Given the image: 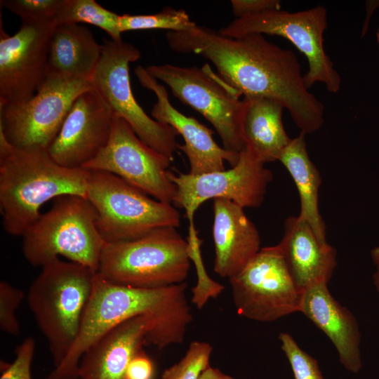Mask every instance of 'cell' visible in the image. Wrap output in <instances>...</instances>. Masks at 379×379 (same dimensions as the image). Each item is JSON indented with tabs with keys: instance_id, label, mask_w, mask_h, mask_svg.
Wrapping results in <instances>:
<instances>
[{
	"instance_id": "7",
	"label": "cell",
	"mask_w": 379,
	"mask_h": 379,
	"mask_svg": "<svg viewBox=\"0 0 379 379\" xmlns=\"http://www.w3.org/2000/svg\"><path fill=\"white\" fill-rule=\"evenodd\" d=\"M86 198L97 213V227L106 243L134 240L163 227H178L180 215L172 204L152 198L119 176L90 171Z\"/></svg>"
},
{
	"instance_id": "2",
	"label": "cell",
	"mask_w": 379,
	"mask_h": 379,
	"mask_svg": "<svg viewBox=\"0 0 379 379\" xmlns=\"http://www.w3.org/2000/svg\"><path fill=\"white\" fill-rule=\"evenodd\" d=\"M185 282L160 288H137L112 283L96 272L84 320L67 357L46 379H79V366L85 351L120 323L146 316L153 328L147 344L159 350L184 343L193 320Z\"/></svg>"
},
{
	"instance_id": "5",
	"label": "cell",
	"mask_w": 379,
	"mask_h": 379,
	"mask_svg": "<svg viewBox=\"0 0 379 379\" xmlns=\"http://www.w3.org/2000/svg\"><path fill=\"white\" fill-rule=\"evenodd\" d=\"M53 200L22 236L25 258L43 267L63 256L97 272L106 242L97 227L95 208L86 197L77 194Z\"/></svg>"
},
{
	"instance_id": "18",
	"label": "cell",
	"mask_w": 379,
	"mask_h": 379,
	"mask_svg": "<svg viewBox=\"0 0 379 379\" xmlns=\"http://www.w3.org/2000/svg\"><path fill=\"white\" fill-rule=\"evenodd\" d=\"M152 328V321L143 315L111 328L82 355L79 379H126L128 364L147 344Z\"/></svg>"
},
{
	"instance_id": "6",
	"label": "cell",
	"mask_w": 379,
	"mask_h": 379,
	"mask_svg": "<svg viewBox=\"0 0 379 379\" xmlns=\"http://www.w3.org/2000/svg\"><path fill=\"white\" fill-rule=\"evenodd\" d=\"M188 243L174 227L127 241L106 243L97 273L117 284L160 288L184 283L190 269Z\"/></svg>"
},
{
	"instance_id": "38",
	"label": "cell",
	"mask_w": 379,
	"mask_h": 379,
	"mask_svg": "<svg viewBox=\"0 0 379 379\" xmlns=\"http://www.w3.org/2000/svg\"><path fill=\"white\" fill-rule=\"evenodd\" d=\"M376 37H377L378 44L379 45V29H378L376 32Z\"/></svg>"
},
{
	"instance_id": "24",
	"label": "cell",
	"mask_w": 379,
	"mask_h": 379,
	"mask_svg": "<svg viewBox=\"0 0 379 379\" xmlns=\"http://www.w3.org/2000/svg\"><path fill=\"white\" fill-rule=\"evenodd\" d=\"M305 134L292 138L281 152L280 161L293 180L300 201L299 218L312 228L322 244L326 241V225L319 208L320 173L311 161L306 148Z\"/></svg>"
},
{
	"instance_id": "22",
	"label": "cell",
	"mask_w": 379,
	"mask_h": 379,
	"mask_svg": "<svg viewBox=\"0 0 379 379\" xmlns=\"http://www.w3.org/2000/svg\"><path fill=\"white\" fill-rule=\"evenodd\" d=\"M244 99L241 127L245 147L265 164L278 161L292 139L283 125L284 105L267 98Z\"/></svg>"
},
{
	"instance_id": "8",
	"label": "cell",
	"mask_w": 379,
	"mask_h": 379,
	"mask_svg": "<svg viewBox=\"0 0 379 379\" xmlns=\"http://www.w3.org/2000/svg\"><path fill=\"white\" fill-rule=\"evenodd\" d=\"M146 70L212 124L223 148L236 154L244 149L241 127L244 99L212 71L208 63L201 67L154 65L147 67Z\"/></svg>"
},
{
	"instance_id": "25",
	"label": "cell",
	"mask_w": 379,
	"mask_h": 379,
	"mask_svg": "<svg viewBox=\"0 0 379 379\" xmlns=\"http://www.w3.org/2000/svg\"><path fill=\"white\" fill-rule=\"evenodd\" d=\"M120 15L112 12L94 0H62L55 18L57 25L88 23L105 31L111 39L122 41Z\"/></svg>"
},
{
	"instance_id": "21",
	"label": "cell",
	"mask_w": 379,
	"mask_h": 379,
	"mask_svg": "<svg viewBox=\"0 0 379 379\" xmlns=\"http://www.w3.org/2000/svg\"><path fill=\"white\" fill-rule=\"evenodd\" d=\"M277 246L302 291L317 283H328L337 265V251L330 244H322L298 215L286 218Z\"/></svg>"
},
{
	"instance_id": "1",
	"label": "cell",
	"mask_w": 379,
	"mask_h": 379,
	"mask_svg": "<svg viewBox=\"0 0 379 379\" xmlns=\"http://www.w3.org/2000/svg\"><path fill=\"white\" fill-rule=\"evenodd\" d=\"M166 39L173 51L208 60L219 77L244 98L280 102L301 133H315L323 125L324 105L305 85L298 58L263 34L230 38L197 25L185 32H167Z\"/></svg>"
},
{
	"instance_id": "33",
	"label": "cell",
	"mask_w": 379,
	"mask_h": 379,
	"mask_svg": "<svg viewBox=\"0 0 379 379\" xmlns=\"http://www.w3.org/2000/svg\"><path fill=\"white\" fill-rule=\"evenodd\" d=\"M232 10L236 18H244L281 9L278 0H232Z\"/></svg>"
},
{
	"instance_id": "27",
	"label": "cell",
	"mask_w": 379,
	"mask_h": 379,
	"mask_svg": "<svg viewBox=\"0 0 379 379\" xmlns=\"http://www.w3.org/2000/svg\"><path fill=\"white\" fill-rule=\"evenodd\" d=\"M188 251L191 261L194 263L198 281L192 288V302L198 309H201L210 298H215L224 289L220 284L211 279L204 267L201 253V243L195 227H188Z\"/></svg>"
},
{
	"instance_id": "3",
	"label": "cell",
	"mask_w": 379,
	"mask_h": 379,
	"mask_svg": "<svg viewBox=\"0 0 379 379\" xmlns=\"http://www.w3.org/2000/svg\"><path fill=\"white\" fill-rule=\"evenodd\" d=\"M89 171L68 168L44 150L11 145L0 132V210L4 230L22 236L51 199L77 194L86 197Z\"/></svg>"
},
{
	"instance_id": "29",
	"label": "cell",
	"mask_w": 379,
	"mask_h": 379,
	"mask_svg": "<svg viewBox=\"0 0 379 379\" xmlns=\"http://www.w3.org/2000/svg\"><path fill=\"white\" fill-rule=\"evenodd\" d=\"M281 349L291 365L294 379H324L317 360L302 350L288 333H280Z\"/></svg>"
},
{
	"instance_id": "11",
	"label": "cell",
	"mask_w": 379,
	"mask_h": 379,
	"mask_svg": "<svg viewBox=\"0 0 379 379\" xmlns=\"http://www.w3.org/2000/svg\"><path fill=\"white\" fill-rule=\"evenodd\" d=\"M326 27V9L319 5L294 13L279 9L236 18L218 32L230 38L260 34L288 39L307 58L308 70L304 74L307 87L310 88L320 82L330 93H335L340 89L342 80L324 49V34Z\"/></svg>"
},
{
	"instance_id": "17",
	"label": "cell",
	"mask_w": 379,
	"mask_h": 379,
	"mask_svg": "<svg viewBox=\"0 0 379 379\" xmlns=\"http://www.w3.org/2000/svg\"><path fill=\"white\" fill-rule=\"evenodd\" d=\"M135 74L140 85L152 91L157 97L151 112L152 117L171 126L182 137L184 145L178 144V149L187 157L189 173L201 175L223 171L225 161L231 167L237 163L239 154L218 145L213 138V131L196 118L187 117L175 108L164 86L149 74L146 68L139 65L135 69Z\"/></svg>"
},
{
	"instance_id": "16",
	"label": "cell",
	"mask_w": 379,
	"mask_h": 379,
	"mask_svg": "<svg viewBox=\"0 0 379 379\" xmlns=\"http://www.w3.org/2000/svg\"><path fill=\"white\" fill-rule=\"evenodd\" d=\"M113 117L94 89L84 92L73 103L48 153L62 166L82 168L107 143Z\"/></svg>"
},
{
	"instance_id": "37",
	"label": "cell",
	"mask_w": 379,
	"mask_h": 379,
	"mask_svg": "<svg viewBox=\"0 0 379 379\" xmlns=\"http://www.w3.org/2000/svg\"><path fill=\"white\" fill-rule=\"evenodd\" d=\"M367 5V15L362 29V36L366 32L368 20L373 11L377 8L378 6H379V1H370V3H368Z\"/></svg>"
},
{
	"instance_id": "15",
	"label": "cell",
	"mask_w": 379,
	"mask_h": 379,
	"mask_svg": "<svg viewBox=\"0 0 379 379\" xmlns=\"http://www.w3.org/2000/svg\"><path fill=\"white\" fill-rule=\"evenodd\" d=\"M54 21H22L10 36L0 32V106L33 97L46 80Z\"/></svg>"
},
{
	"instance_id": "13",
	"label": "cell",
	"mask_w": 379,
	"mask_h": 379,
	"mask_svg": "<svg viewBox=\"0 0 379 379\" xmlns=\"http://www.w3.org/2000/svg\"><path fill=\"white\" fill-rule=\"evenodd\" d=\"M168 176L175 186L172 204L185 211L189 223H194L196 211L209 199H228L244 208L260 207L273 178L271 171L246 147L228 170L201 175L169 171Z\"/></svg>"
},
{
	"instance_id": "36",
	"label": "cell",
	"mask_w": 379,
	"mask_h": 379,
	"mask_svg": "<svg viewBox=\"0 0 379 379\" xmlns=\"http://www.w3.org/2000/svg\"><path fill=\"white\" fill-rule=\"evenodd\" d=\"M371 258L375 267L373 279L375 289L379 292V246H375L371 251Z\"/></svg>"
},
{
	"instance_id": "30",
	"label": "cell",
	"mask_w": 379,
	"mask_h": 379,
	"mask_svg": "<svg viewBox=\"0 0 379 379\" xmlns=\"http://www.w3.org/2000/svg\"><path fill=\"white\" fill-rule=\"evenodd\" d=\"M61 4L62 0L1 1V5L19 16L22 22L29 20L55 22Z\"/></svg>"
},
{
	"instance_id": "23",
	"label": "cell",
	"mask_w": 379,
	"mask_h": 379,
	"mask_svg": "<svg viewBox=\"0 0 379 379\" xmlns=\"http://www.w3.org/2000/svg\"><path fill=\"white\" fill-rule=\"evenodd\" d=\"M102 51V44L87 27L74 23L57 25L49 42L48 73L91 79Z\"/></svg>"
},
{
	"instance_id": "10",
	"label": "cell",
	"mask_w": 379,
	"mask_h": 379,
	"mask_svg": "<svg viewBox=\"0 0 379 379\" xmlns=\"http://www.w3.org/2000/svg\"><path fill=\"white\" fill-rule=\"evenodd\" d=\"M140 58V51L132 44L105 39L100 59L91 77L93 89L114 116L124 119L147 145L173 160L178 145V132L150 117L132 91L129 64Z\"/></svg>"
},
{
	"instance_id": "20",
	"label": "cell",
	"mask_w": 379,
	"mask_h": 379,
	"mask_svg": "<svg viewBox=\"0 0 379 379\" xmlns=\"http://www.w3.org/2000/svg\"><path fill=\"white\" fill-rule=\"evenodd\" d=\"M299 312L321 330L334 345L344 368L357 373L362 367L361 333L354 315L320 282L303 290Z\"/></svg>"
},
{
	"instance_id": "35",
	"label": "cell",
	"mask_w": 379,
	"mask_h": 379,
	"mask_svg": "<svg viewBox=\"0 0 379 379\" xmlns=\"http://www.w3.org/2000/svg\"><path fill=\"white\" fill-rule=\"evenodd\" d=\"M199 379H237L229 375L225 374L217 368L209 366L201 373Z\"/></svg>"
},
{
	"instance_id": "12",
	"label": "cell",
	"mask_w": 379,
	"mask_h": 379,
	"mask_svg": "<svg viewBox=\"0 0 379 379\" xmlns=\"http://www.w3.org/2000/svg\"><path fill=\"white\" fill-rule=\"evenodd\" d=\"M229 281L241 317L270 322L300 311L303 291L293 280L277 245L262 248Z\"/></svg>"
},
{
	"instance_id": "4",
	"label": "cell",
	"mask_w": 379,
	"mask_h": 379,
	"mask_svg": "<svg viewBox=\"0 0 379 379\" xmlns=\"http://www.w3.org/2000/svg\"><path fill=\"white\" fill-rule=\"evenodd\" d=\"M41 267L29 288L27 302L48 342L55 367L65 359L77 340L96 272L60 258Z\"/></svg>"
},
{
	"instance_id": "32",
	"label": "cell",
	"mask_w": 379,
	"mask_h": 379,
	"mask_svg": "<svg viewBox=\"0 0 379 379\" xmlns=\"http://www.w3.org/2000/svg\"><path fill=\"white\" fill-rule=\"evenodd\" d=\"M35 350V340L32 337L23 340L15 351V359L4 366L0 379H32L31 366Z\"/></svg>"
},
{
	"instance_id": "34",
	"label": "cell",
	"mask_w": 379,
	"mask_h": 379,
	"mask_svg": "<svg viewBox=\"0 0 379 379\" xmlns=\"http://www.w3.org/2000/svg\"><path fill=\"white\" fill-rule=\"evenodd\" d=\"M153 373V363L142 350L128 364L126 379H152Z\"/></svg>"
},
{
	"instance_id": "31",
	"label": "cell",
	"mask_w": 379,
	"mask_h": 379,
	"mask_svg": "<svg viewBox=\"0 0 379 379\" xmlns=\"http://www.w3.org/2000/svg\"><path fill=\"white\" fill-rule=\"evenodd\" d=\"M24 292L10 283L1 280L0 282V327L10 335H18L20 324L16 312L24 299Z\"/></svg>"
},
{
	"instance_id": "19",
	"label": "cell",
	"mask_w": 379,
	"mask_h": 379,
	"mask_svg": "<svg viewBox=\"0 0 379 379\" xmlns=\"http://www.w3.org/2000/svg\"><path fill=\"white\" fill-rule=\"evenodd\" d=\"M213 270L220 277L230 279L261 249L260 234L244 208L232 201L213 199Z\"/></svg>"
},
{
	"instance_id": "26",
	"label": "cell",
	"mask_w": 379,
	"mask_h": 379,
	"mask_svg": "<svg viewBox=\"0 0 379 379\" xmlns=\"http://www.w3.org/2000/svg\"><path fill=\"white\" fill-rule=\"evenodd\" d=\"M120 30L128 31L163 29L168 32H185L197 24L183 9L165 7L161 11L149 15H120Z\"/></svg>"
},
{
	"instance_id": "28",
	"label": "cell",
	"mask_w": 379,
	"mask_h": 379,
	"mask_svg": "<svg viewBox=\"0 0 379 379\" xmlns=\"http://www.w3.org/2000/svg\"><path fill=\"white\" fill-rule=\"evenodd\" d=\"M213 352L211 344L192 341L185 356L175 364L164 371L161 379H199L210 364Z\"/></svg>"
},
{
	"instance_id": "14",
	"label": "cell",
	"mask_w": 379,
	"mask_h": 379,
	"mask_svg": "<svg viewBox=\"0 0 379 379\" xmlns=\"http://www.w3.org/2000/svg\"><path fill=\"white\" fill-rule=\"evenodd\" d=\"M172 161L144 142L124 119L114 116L107 143L82 168L112 173L153 198L172 204L175 194L168 176Z\"/></svg>"
},
{
	"instance_id": "9",
	"label": "cell",
	"mask_w": 379,
	"mask_h": 379,
	"mask_svg": "<svg viewBox=\"0 0 379 379\" xmlns=\"http://www.w3.org/2000/svg\"><path fill=\"white\" fill-rule=\"evenodd\" d=\"M92 89L91 79L48 73L33 97L0 106V132L17 148L47 151L73 103Z\"/></svg>"
}]
</instances>
